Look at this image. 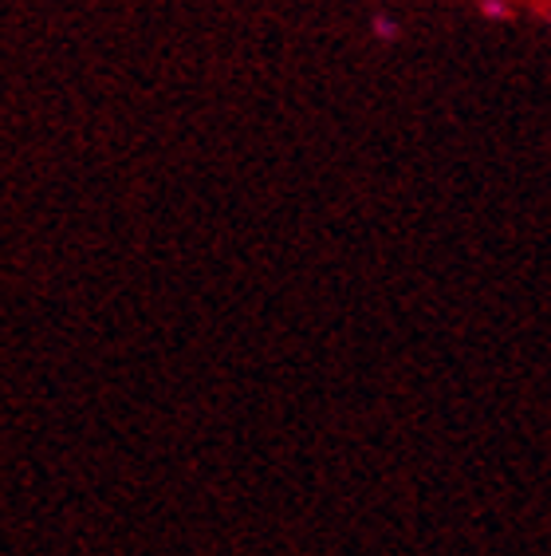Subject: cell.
Masks as SVG:
<instances>
[{
	"label": "cell",
	"mask_w": 551,
	"mask_h": 556,
	"mask_svg": "<svg viewBox=\"0 0 551 556\" xmlns=\"http://www.w3.org/2000/svg\"><path fill=\"white\" fill-rule=\"evenodd\" d=\"M485 21H512V0H480Z\"/></svg>",
	"instance_id": "obj_2"
},
{
	"label": "cell",
	"mask_w": 551,
	"mask_h": 556,
	"mask_svg": "<svg viewBox=\"0 0 551 556\" xmlns=\"http://www.w3.org/2000/svg\"><path fill=\"white\" fill-rule=\"evenodd\" d=\"M540 16H543V21L551 24V0H543V4H540Z\"/></svg>",
	"instance_id": "obj_3"
},
{
	"label": "cell",
	"mask_w": 551,
	"mask_h": 556,
	"mask_svg": "<svg viewBox=\"0 0 551 556\" xmlns=\"http://www.w3.org/2000/svg\"><path fill=\"white\" fill-rule=\"evenodd\" d=\"M371 36H374V40H382V43H394L398 36H402V24L394 21L390 12H374V16H371Z\"/></svg>",
	"instance_id": "obj_1"
}]
</instances>
